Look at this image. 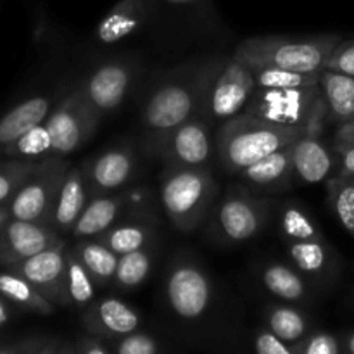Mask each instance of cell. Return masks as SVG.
Masks as SVG:
<instances>
[{"label":"cell","mask_w":354,"mask_h":354,"mask_svg":"<svg viewBox=\"0 0 354 354\" xmlns=\"http://www.w3.org/2000/svg\"><path fill=\"white\" fill-rule=\"evenodd\" d=\"M225 57L194 61L169 73L152 90L142 113L147 151L158 156L162 142L180 124L201 114L207 88Z\"/></svg>","instance_id":"1"},{"label":"cell","mask_w":354,"mask_h":354,"mask_svg":"<svg viewBox=\"0 0 354 354\" xmlns=\"http://www.w3.org/2000/svg\"><path fill=\"white\" fill-rule=\"evenodd\" d=\"M306 133V124H279L241 113L220 124L216 133V154L225 171L239 175L244 168L292 144Z\"/></svg>","instance_id":"2"},{"label":"cell","mask_w":354,"mask_h":354,"mask_svg":"<svg viewBox=\"0 0 354 354\" xmlns=\"http://www.w3.org/2000/svg\"><path fill=\"white\" fill-rule=\"evenodd\" d=\"M342 41L339 35H265L245 38L234 54L249 66H275L304 75H320L332 50Z\"/></svg>","instance_id":"3"},{"label":"cell","mask_w":354,"mask_h":354,"mask_svg":"<svg viewBox=\"0 0 354 354\" xmlns=\"http://www.w3.org/2000/svg\"><path fill=\"white\" fill-rule=\"evenodd\" d=\"M218 185L206 168L166 166L159 176L162 209L173 227L183 234L197 230L216 199Z\"/></svg>","instance_id":"4"},{"label":"cell","mask_w":354,"mask_h":354,"mask_svg":"<svg viewBox=\"0 0 354 354\" xmlns=\"http://www.w3.org/2000/svg\"><path fill=\"white\" fill-rule=\"evenodd\" d=\"M69 169L62 156H47L10 199V218L48 225L59 187Z\"/></svg>","instance_id":"5"},{"label":"cell","mask_w":354,"mask_h":354,"mask_svg":"<svg viewBox=\"0 0 354 354\" xmlns=\"http://www.w3.org/2000/svg\"><path fill=\"white\" fill-rule=\"evenodd\" d=\"M256 90L252 68L239 55L225 59L207 88L201 116L209 123H223L244 113L252 92Z\"/></svg>","instance_id":"6"},{"label":"cell","mask_w":354,"mask_h":354,"mask_svg":"<svg viewBox=\"0 0 354 354\" xmlns=\"http://www.w3.org/2000/svg\"><path fill=\"white\" fill-rule=\"evenodd\" d=\"M100 118L83 97L78 83L59 99L45 124L52 138V154L68 156L85 145L95 133Z\"/></svg>","instance_id":"7"},{"label":"cell","mask_w":354,"mask_h":354,"mask_svg":"<svg viewBox=\"0 0 354 354\" xmlns=\"http://www.w3.org/2000/svg\"><path fill=\"white\" fill-rule=\"evenodd\" d=\"M165 296L173 315L182 320H199L213 301V282L192 258L176 256L165 279Z\"/></svg>","instance_id":"8"},{"label":"cell","mask_w":354,"mask_h":354,"mask_svg":"<svg viewBox=\"0 0 354 354\" xmlns=\"http://www.w3.org/2000/svg\"><path fill=\"white\" fill-rule=\"evenodd\" d=\"M320 83L297 88H258L252 92L244 113L279 124L299 127L325 106Z\"/></svg>","instance_id":"9"},{"label":"cell","mask_w":354,"mask_h":354,"mask_svg":"<svg viewBox=\"0 0 354 354\" xmlns=\"http://www.w3.org/2000/svg\"><path fill=\"white\" fill-rule=\"evenodd\" d=\"M266 201L242 192H228L214 207L213 234L227 244H241L259 234L268 220Z\"/></svg>","instance_id":"10"},{"label":"cell","mask_w":354,"mask_h":354,"mask_svg":"<svg viewBox=\"0 0 354 354\" xmlns=\"http://www.w3.org/2000/svg\"><path fill=\"white\" fill-rule=\"evenodd\" d=\"M135 80V62L128 59H111L93 68L78 86L88 106L99 116L113 113L123 104Z\"/></svg>","instance_id":"11"},{"label":"cell","mask_w":354,"mask_h":354,"mask_svg":"<svg viewBox=\"0 0 354 354\" xmlns=\"http://www.w3.org/2000/svg\"><path fill=\"white\" fill-rule=\"evenodd\" d=\"M213 154L211 123L204 116L190 118L180 124L162 142L158 156L166 166L175 168H201L207 166Z\"/></svg>","instance_id":"12"},{"label":"cell","mask_w":354,"mask_h":354,"mask_svg":"<svg viewBox=\"0 0 354 354\" xmlns=\"http://www.w3.org/2000/svg\"><path fill=\"white\" fill-rule=\"evenodd\" d=\"M66 242L61 241L31 258L23 259L10 270L26 279L48 301L66 306L71 304L66 289Z\"/></svg>","instance_id":"13"},{"label":"cell","mask_w":354,"mask_h":354,"mask_svg":"<svg viewBox=\"0 0 354 354\" xmlns=\"http://www.w3.org/2000/svg\"><path fill=\"white\" fill-rule=\"evenodd\" d=\"M61 241V234L50 225L10 218L0 234V263L12 268Z\"/></svg>","instance_id":"14"},{"label":"cell","mask_w":354,"mask_h":354,"mask_svg":"<svg viewBox=\"0 0 354 354\" xmlns=\"http://www.w3.org/2000/svg\"><path fill=\"white\" fill-rule=\"evenodd\" d=\"M133 171L135 154L130 145L121 144L107 149L93 161L86 162L90 196L116 192L130 182Z\"/></svg>","instance_id":"15"},{"label":"cell","mask_w":354,"mask_h":354,"mask_svg":"<svg viewBox=\"0 0 354 354\" xmlns=\"http://www.w3.org/2000/svg\"><path fill=\"white\" fill-rule=\"evenodd\" d=\"M140 313L118 297H102L93 301L83 313L86 332L111 341L131 334L140 327Z\"/></svg>","instance_id":"16"},{"label":"cell","mask_w":354,"mask_h":354,"mask_svg":"<svg viewBox=\"0 0 354 354\" xmlns=\"http://www.w3.org/2000/svg\"><path fill=\"white\" fill-rule=\"evenodd\" d=\"M90 197L92 196H90L88 176H86V162L69 168L59 187L48 225L59 234H71Z\"/></svg>","instance_id":"17"},{"label":"cell","mask_w":354,"mask_h":354,"mask_svg":"<svg viewBox=\"0 0 354 354\" xmlns=\"http://www.w3.org/2000/svg\"><path fill=\"white\" fill-rule=\"evenodd\" d=\"M294 173L304 183H320L330 178L337 169V154L328 147L322 135L306 133L292 144Z\"/></svg>","instance_id":"18"},{"label":"cell","mask_w":354,"mask_h":354,"mask_svg":"<svg viewBox=\"0 0 354 354\" xmlns=\"http://www.w3.org/2000/svg\"><path fill=\"white\" fill-rule=\"evenodd\" d=\"M127 194H102L90 197L88 204L80 214L78 221L73 227L71 235L80 239H97L118 223L127 207Z\"/></svg>","instance_id":"19"},{"label":"cell","mask_w":354,"mask_h":354,"mask_svg":"<svg viewBox=\"0 0 354 354\" xmlns=\"http://www.w3.org/2000/svg\"><path fill=\"white\" fill-rule=\"evenodd\" d=\"M149 16V0H120L95 28V40L114 45L144 26Z\"/></svg>","instance_id":"20"},{"label":"cell","mask_w":354,"mask_h":354,"mask_svg":"<svg viewBox=\"0 0 354 354\" xmlns=\"http://www.w3.org/2000/svg\"><path fill=\"white\" fill-rule=\"evenodd\" d=\"M57 102L59 99L52 95H35L3 114L0 118V147L7 149L28 130L44 123Z\"/></svg>","instance_id":"21"},{"label":"cell","mask_w":354,"mask_h":354,"mask_svg":"<svg viewBox=\"0 0 354 354\" xmlns=\"http://www.w3.org/2000/svg\"><path fill=\"white\" fill-rule=\"evenodd\" d=\"M294 144V142H292ZM292 144L265 156L239 173L241 178L263 190H282L296 176L292 162Z\"/></svg>","instance_id":"22"},{"label":"cell","mask_w":354,"mask_h":354,"mask_svg":"<svg viewBox=\"0 0 354 354\" xmlns=\"http://www.w3.org/2000/svg\"><path fill=\"white\" fill-rule=\"evenodd\" d=\"M320 86L328 107V123L342 124L354 118V78L324 69Z\"/></svg>","instance_id":"23"},{"label":"cell","mask_w":354,"mask_h":354,"mask_svg":"<svg viewBox=\"0 0 354 354\" xmlns=\"http://www.w3.org/2000/svg\"><path fill=\"white\" fill-rule=\"evenodd\" d=\"M261 282L272 296L287 303H297L306 299L308 296L306 280L294 265L290 266L279 261L268 263L261 272Z\"/></svg>","instance_id":"24"},{"label":"cell","mask_w":354,"mask_h":354,"mask_svg":"<svg viewBox=\"0 0 354 354\" xmlns=\"http://www.w3.org/2000/svg\"><path fill=\"white\" fill-rule=\"evenodd\" d=\"M73 252L97 283L106 286L113 282L120 256L104 242H100L99 239H80L73 245Z\"/></svg>","instance_id":"25"},{"label":"cell","mask_w":354,"mask_h":354,"mask_svg":"<svg viewBox=\"0 0 354 354\" xmlns=\"http://www.w3.org/2000/svg\"><path fill=\"white\" fill-rule=\"evenodd\" d=\"M156 228L151 223L142 220L135 221H118L107 232H104L99 239L100 242L113 249L118 256L138 251V249L151 248L154 241Z\"/></svg>","instance_id":"26"},{"label":"cell","mask_w":354,"mask_h":354,"mask_svg":"<svg viewBox=\"0 0 354 354\" xmlns=\"http://www.w3.org/2000/svg\"><path fill=\"white\" fill-rule=\"evenodd\" d=\"M287 254L303 275L320 277L327 273L332 265V249L324 237L289 242Z\"/></svg>","instance_id":"27"},{"label":"cell","mask_w":354,"mask_h":354,"mask_svg":"<svg viewBox=\"0 0 354 354\" xmlns=\"http://www.w3.org/2000/svg\"><path fill=\"white\" fill-rule=\"evenodd\" d=\"M0 294L17 306L30 310L38 315H52L55 304L48 301L41 292H38L26 279L12 273H0Z\"/></svg>","instance_id":"28"},{"label":"cell","mask_w":354,"mask_h":354,"mask_svg":"<svg viewBox=\"0 0 354 354\" xmlns=\"http://www.w3.org/2000/svg\"><path fill=\"white\" fill-rule=\"evenodd\" d=\"M152 265H154V252L151 251V248L121 254L118 259L113 283L121 290L137 289L151 275Z\"/></svg>","instance_id":"29"},{"label":"cell","mask_w":354,"mask_h":354,"mask_svg":"<svg viewBox=\"0 0 354 354\" xmlns=\"http://www.w3.org/2000/svg\"><path fill=\"white\" fill-rule=\"evenodd\" d=\"M95 280L82 265L73 249L66 251V289L69 303L78 310H85L95 297Z\"/></svg>","instance_id":"30"},{"label":"cell","mask_w":354,"mask_h":354,"mask_svg":"<svg viewBox=\"0 0 354 354\" xmlns=\"http://www.w3.org/2000/svg\"><path fill=\"white\" fill-rule=\"evenodd\" d=\"M266 324L272 332L290 344H297L310 334V322L303 311L292 306H272L266 311Z\"/></svg>","instance_id":"31"},{"label":"cell","mask_w":354,"mask_h":354,"mask_svg":"<svg viewBox=\"0 0 354 354\" xmlns=\"http://www.w3.org/2000/svg\"><path fill=\"white\" fill-rule=\"evenodd\" d=\"M327 194L335 218L354 239V176L332 175L327 180Z\"/></svg>","instance_id":"32"},{"label":"cell","mask_w":354,"mask_h":354,"mask_svg":"<svg viewBox=\"0 0 354 354\" xmlns=\"http://www.w3.org/2000/svg\"><path fill=\"white\" fill-rule=\"evenodd\" d=\"M258 88H297L320 83V75H304L275 66H251Z\"/></svg>","instance_id":"33"},{"label":"cell","mask_w":354,"mask_h":354,"mask_svg":"<svg viewBox=\"0 0 354 354\" xmlns=\"http://www.w3.org/2000/svg\"><path fill=\"white\" fill-rule=\"evenodd\" d=\"M6 152L17 159H40L54 156L52 154V138L45 121L21 135L16 142H12L6 149Z\"/></svg>","instance_id":"34"},{"label":"cell","mask_w":354,"mask_h":354,"mask_svg":"<svg viewBox=\"0 0 354 354\" xmlns=\"http://www.w3.org/2000/svg\"><path fill=\"white\" fill-rule=\"evenodd\" d=\"M280 227H282L283 237L289 242L324 237L313 218L297 204H287L283 207L280 214Z\"/></svg>","instance_id":"35"},{"label":"cell","mask_w":354,"mask_h":354,"mask_svg":"<svg viewBox=\"0 0 354 354\" xmlns=\"http://www.w3.org/2000/svg\"><path fill=\"white\" fill-rule=\"evenodd\" d=\"M37 165V159H17L0 166V204L12 199L28 176L35 171Z\"/></svg>","instance_id":"36"},{"label":"cell","mask_w":354,"mask_h":354,"mask_svg":"<svg viewBox=\"0 0 354 354\" xmlns=\"http://www.w3.org/2000/svg\"><path fill=\"white\" fill-rule=\"evenodd\" d=\"M111 349L116 354H156L161 351V346L152 335L144 334V332H131V334L123 335V337L111 339Z\"/></svg>","instance_id":"37"},{"label":"cell","mask_w":354,"mask_h":354,"mask_svg":"<svg viewBox=\"0 0 354 354\" xmlns=\"http://www.w3.org/2000/svg\"><path fill=\"white\" fill-rule=\"evenodd\" d=\"M344 344L327 332H313L296 344V354H339Z\"/></svg>","instance_id":"38"},{"label":"cell","mask_w":354,"mask_h":354,"mask_svg":"<svg viewBox=\"0 0 354 354\" xmlns=\"http://www.w3.org/2000/svg\"><path fill=\"white\" fill-rule=\"evenodd\" d=\"M325 69L342 73V75L353 76L354 78V38L353 40H342L332 50Z\"/></svg>","instance_id":"39"},{"label":"cell","mask_w":354,"mask_h":354,"mask_svg":"<svg viewBox=\"0 0 354 354\" xmlns=\"http://www.w3.org/2000/svg\"><path fill=\"white\" fill-rule=\"evenodd\" d=\"M254 349L259 354H296V344L283 341L270 328L268 330H259L256 334Z\"/></svg>","instance_id":"40"},{"label":"cell","mask_w":354,"mask_h":354,"mask_svg":"<svg viewBox=\"0 0 354 354\" xmlns=\"http://www.w3.org/2000/svg\"><path fill=\"white\" fill-rule=\"evenodd\" d=\"M75 344V353L76 354H111L113 349H111L109 342L106 339L99 337L95 334H83L76 335V339L73 341Z\"/></svg>","instance_id":"41"},{"label":"cell","mask_w":354,"mask_h":354,"mask_svg":"<svg viewBox=\"0 0 354 354\" xmlns=\"http://www.w3.org/2000/svg\"><path fill=\"white\" fill-rule=\"evenodd\" d=\"M337 154V169L334 175L354 176V144L334 149Z\"/></svg>","instance_id":"42"},{"label":"cell","mask_w":354,"mask_h":354,"mask_svg":"<svg viewBox=\"0 0 354 354\" xmlns=\"http://www.w3.org/2000/svg\"><path fill=\"white\" fill-rule=\"evenodd\" d=\"M354 144V118L353 120L346 121V123L337 124V130H335L334 142H332V147L337 149L342 145Z\"/></svg>","instance_id":"43"},{"label":"cell","mask_w":354,"mask_h":354,"mask_svg":"<svg viewBox=\"0 0 354 354\" xmlns=\"http://www.w3.org/2000/svg\"><path fill=\"white\" fill-rule=\"evenodd\" d=\"M9 218H10L9 209H7V207L0 206V234H2L3 227H6V223L9 221Z\"/></svg>","instance_id":"44"},{"label":"cell","mask_w":354,"mask_h":354,"mask_svg":"<svg viewBox=\"0 0 354 354\" xmlns=\"http://www.w3.org/2000/svg\"><path fill=\"white\" fill-rule=\"evenodd\" d=\"M342 344H344V351L354 354V332H351V334L344 339V342H342Z\"/></svg>","instance_id":"45"},{"label":"cell","mask_w":354,"mask_h":354,"mask_svg":"<svg viewBox=\"0 0 354 354\" xmlns=\"http://www.w3.org/2000/svg\"><path fill=\"white\" fill-rule=\"evenodd\" d=\"M7 320H9V313H7V308L3 304V301L0 299V325L7 324Z\"/></svg>","instance_id":"46"},{"label":"cell","mask_w":354,"mask_h":354,"mask_svg":"<svg viewBox=\"0 0 354 354\" xmlns=\"http://www.w3.org/2000/svg\"><path fill=\"white\" fill-rule=\"evenodd\" d=\"M165 2L171 3V6H189V3H196L199 0H165Z\"/></svg>","instance_id":"47"}]
</instances>
